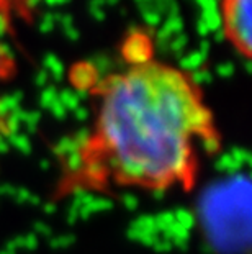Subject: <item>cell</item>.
<instances>
[{
	"label": "cell",
	"mask_w": 252,
	"mask_h": 254,
	"mask_svg": "<svg viewBox=\"0 0 252 254\" xmlns=\"http://www.w3.org/2000/svg\"><path fill=\"white\" fill-rule=\"evenodd\" d=\"M97 113L57 193L110 189L190 192L221 146L214 115L189 74L141 59L97 87Z\"/></svg>",
	"instance_id": "1"
},
{
	"label": "cell",
	"mask_w": 252,
	"mask_h": 254,
	"mask_svg": "<svg viewBox=\"0 0 252 254\" xmlns=\"http://www.w3.org/2000/svg\"><path fill=\"white\" fill-rule=\"evenodd\" d=\"M252 0H221L224 33L244 58L252 53Z\"/></svg>",
	"instance_id": "2"
},
{
	"label": "cell",
	"mask_w": 252,
	"mask_h": 254,
	"mask_svg": "<svg viewBox=\"0 0 252 254\" xmlns=\"http://www.w3.org/2000/svg\"><path fill=\"white\" fill-rule=\"evenodd\" d=\"M12 69H13L12 59L5 55V51L2 50V48H0V79H3V77H7V75H10Z\"/></svg>",
	"instance_id": "3"
}]
</instances>
